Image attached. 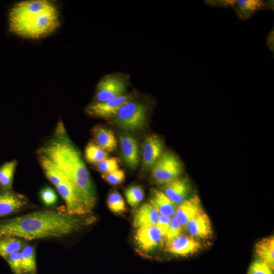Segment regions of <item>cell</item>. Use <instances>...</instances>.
Here are the masks:
<instances>
[{
	"label": "cell",
	"instance_id": "6da1fadb",
	"mask_svg": "<svg viewBox=\"0 0 274 274\" xmlns=\"http://www.w3.org/2000/svg\"><path fill=\"white\" fill-rule=\"evenodd\" d=\"M95 220L91 214L76 215L66 211L42 210L1 221L0 237L27 241L60 237L78 231Z\"/></svg>",
	"mask_w": 274,
	"mask_h": 274
},
{
	"label": "cell",
	"instance_id": "7a4b0ae2",
	"mask_svg": "<svg viewBox=\"0 0 274 274\" xmlns=\"http://www.w3.org/2000/svg\"><path fill=\"white\" fill-rule=\"evenodd\" d=\"M38 154L47 157L64 174L85 209L91 213L96 200L95 187L79 151L69 138L62 122L58 123L52 138Z\"/></svg>",
	"mask_w": 274,
	"mask_h": 274
},
{
	"label": "cell",
	"instance_id": "3957f363",
	"mask_svg": "<svg viewBox=\"0 0 274 274\" xmlns=\"http://www.w3.org/2000/svg\"><path fill=\"white\" fill-rule=\"evenodd\" d=\"M10 30L23 38L36 40L54 32L60 25L59 12L48 0H26L15 4L8 15Z\"/></svg>",
	"mask_w": 274,
	"mask_h": 274
},
{
	"label": "cell",
	"instance_id": "277c9868",
	"mask_svg": "<svg viewBox=\"0 0 274 274\" xmlns=\"http://www.w3.org/2000/svg\"><path fill=\"white\" fill-rule=\"evenodd\" d=\"M147 113V108L144 104L130 100L120 108L113 118L121 128L134 131L145 125Z\"/></svg>",
	"mask_w": 274,
	"mask_h": 274
},
{
	"label": "cell",
	"instance_id": "5b68a950",
	"mask_svg": "<svg viewBox=\"0 0 274 274\" xmlns=\"http://www.w3.org/2000/svg\"><path fill=\"white\" fill-rule=\"evenodd\" d=\"M182 171V166L178 158L172 153H165L153 165L152 176L156 182L166 184L177 179Z\"/></svg>",
	"mask_w": 274,
	"mask_h": 274
},
{
	"label": "cell",
	"instance_id": "8992f818",
	"mask_svg": "<svg viewBox=\"0 0 274 274\" xmlns=\"http://www.w3.org/2000/svg\"><path fill=\"white\" fill-rule=\"evenodd\" d=\"M126 88V82L123 78L107 76L98 83L94 102H104L123 95Z\"/></svg>",
	"mask_w": 274,
	"mask_h": 274
},
{
	"label": "cell",
	"instance_id": "52a82bcc",
	"mask_svg": "<svg viewBox=\"0 0 274 274\" xmlns=\"http://www.w3.org/2000/svg\"><path fill=\"white\" fill-rule=\"evenodd\" d=\"M131 99V95L124 94L106 101L93 102L87 107L86 111L89 115L96 117H113L120 108Z\"/></svg>",
	"mask_w": 274,
	"mask_h": 274
},
{
	"label": "cell",
	"instance_id": "ba28073f",
	"mask_svg": "<svg viewBox=\"0 0 274 274\" xmlns=\"http://www.w3.org/2000/svg\"><path fill=\"white\" fill-rule=\"evenodd\" d=\"M163 236L156 225H151L139 228L134 238L141 249L149 251L162 243Z\"/></svg>",
	"mask_w": 274,
	"mask_h": 274
},
{
	"label": "cell",
	"instance_id": "9c48e42d",
	"mask_svg": "<svg viewBox=\"0 0 274 274\" xmlns=\"http://www.w3.org/2000/svg\"><path fill=\"white\" fill-rule=\"evenodd\" d=\"M28 203L23 194L11 190L0 192V217L19 212Z\"/></svg>",
	"mask_w": 274,
	"mask_h": 274
},
{
	"label": "cell",
	"instance_id": "30bf717a",
	"mask_svg": "<svg viewBox=\"0 0 274 274\" xmlns=\"http://www.w3.org/2000/svg\"><path fill=\"white\" fill-rule=\"evenodd\" d=\"M201 246L199 242L192 236L180 234L177 237L167 241V251L175 255L186 256L198 251Z\"/></svg>",
	"mask_w": 274,
	"mask_h": 274
},
{
	"label": "cell",
	"instance_id": "8fae6325",
	"mask_svg": "<svg viewBox=\"0 0 274 274\" xmlns=\"http://www.w3.org/2000/svg\"><path fill=\"white\" fill-rule=\"evenodd\" d=\"M164 148L162 140L158 136L147 137L143 144V162L145 168L154 164L161 156Z\"/></svg>",
	"mask_w": 274,
	"mask_h": 274
},
{
	"label": "cell",
	"instance_id": "7c38bea8",
	"mask_svg": "<svg viewBox=\"0 0 274 274\" xmlns=\"http://www.w3.org/2000/svg\"><path fill=\"white\" fill-rule=\"evenodd\" d=\"M185 227L191 236L206 238L212 234L211 220L203 209L188 222Z\"/></svg>",
	"mask_w": 274,
	"mask_h": 274
},
{
	"label": "cell",
	"instance_id": "4fadbf2b",
	"mask_svg": "<svg viewBox=\"0 0 274 274\" xmlns=\"http://www.w3.org/2000/svg\"><path fill=\"white\" fill-rule=\"evenodd\" d=\"M201 210L200 199L196 195H194L179 204L176 209L175 216L182 227H185L188 222Z\"/></svg>",
	"mask_w": 274,
	"mask_h": 274
},
{
	"label": "cell",
	"instance_id": "5bb4252c",
	"mask_svg": "<svg viewBox=\"0 0 274 274\" xmlns=\"http://www.w3.org/2000/svg\"><path fill=\"white\" fill-rule=\"evenodd\" d=\"M164 184V193L175 204H180L186 199L190 187L186 179H176Z\"/></svg>",
	"mask_w": 274,
	"mask_h": 274
},
{
	"label": "cell",
	"instance_id": "9a60e30c",
	"mask_svg": "<svg viewBox=\"0 0 274 274\" xmlns=\"http://www.w3.org/2000/svg\"><path fill=\"white\" fill-rule=\"evenodd\" d=\"M120 142L124 161L130 167H136L139 161V151L136 141L129 135L124 134L120 137Z\"/></svg>",
	"mask_w": 274,
	"mask_h": 274
},
{
	"label": "cell",
	"instance_id": "2e32d148",
	"mask_svg": "<svg viewBox=\"0 0 274 274\" xmlns=\"http://www.w3.org/2000/svg\"><path fill=\"white\" fill-rule=\"evenodd\" d=\"M232 8L239 19L246 20L258 11L267 9V4L262 0H235Z\"/></svg>",
	"mask_w": 274,
	"mask_h": 274
},
{
	"label": "cell",
	"instance_id": "e0dca14e",
	"mask_svg": "<svg viewBox=\"0 0 274 274\" xmlns=\"http://www.w3.org/2000/svg\"><path fill=\"white\" fill-rule=\"evenodd\" d=\"M159 216L158 211L151 203H144L135 212L133 225L138 228L156 225Z\"/></svg>",
	"mask_w": 274,
	"mask_h": 274
},
{
	"label": "cell",
	"instance_id": "ac0fdd59",
	"mask_svg": "<svg viewBox=\"0 0 274 274\" xmlns=\"http://www.w3.org/2000/svg\"><path fill=\"white\" fill-rule=\"evenodd\" d=\"M96 144L107 152L114 151L117 143L114 132L108 128L96 126L92 130Z\"/></svg>",
	"mask_w": 274,
	"mask_h": 274
},
{
	"label": "cell",
	"instance_id": "d6986e66",
	"mask_svg": "<svg viewBox=\"0 0 274 274\" xmlns=\"http://www.w3.org/2000/svg\"><path fill=\"white\" fill-rule=\"evenodd\" d=\"M150 203L157 209L160 215L172 217L176 211V204L163 191L154 190L152 194Z\"/></svg>",
	"mask_w": 274,
	"mask_h": 274
},
{
	"label": "cell",
	"instance_id": "ffe728a7",
	"mask_svg": "<svg viewBox=\"0 0 274 274\" xmlns=\"http://www.w3.org/2000/svg\"><path fill=\"white\" fill-rule=\"evenodd\" d=\"M255 252L259 259L264 261L273 269L274 267V237H265L255 245Z\"/></svg>",
	"mask_w": 274,
	"mask_h": 274
},
{
	"label": "cell",
	"instance_id": "44dd1931",
	"mask_svg": "<svg viewBox=\"0 0 274 274\" xmlns=\"http://www.w3.org/2000/svg\"><path fill=\"white\" fill-rule=\"evenodd\" d=\"M20 252L23 273L37 274L36 253L34 248L31 245L25 244Z\"/></svg>",
	"mask_w": 274,
	"mask_h": 274
},
{
	"label": "cell",
	"instance_id": "7402d4cb",
	"mask_svg": "<svg viewBox=\"0 0 274 274\" xmlns=\"http://www.w3.org/2000/svg\"><path fill=\"white\" fill-rule=\"evenodd\" d=\"M25 245L23 240L18 237H0V256L5 259L13 253L20 251Z\"/></svg>",
	"mask_w": 274,
	"mask_h": 274
},
{
	"label": "cell",
	"instance_id": "603a6c76",
	"mask_svg": "<svg viewBox=\"0 0 274 274\" xmlns=\"http://www.w3.org/2000/svg\"><path fill=\"white\" fill-rule=\"evenodd\" d=\"M17 164L16 160H12L4 163L0 167V186L3 190L11 189Z\"/></svg>",
	"mask_w": 274,
	"mask_h": 274
},
{
	"label": "cell",
	"instance_id": "cb8c5ba5",
	"mask_svg": "<svg viewBox=\"0 0 274 274\" xmlns=\"http://www.w3.org/2000/svg\"><path fill=\"white\" fill-rule=\"evenodd\" d=\"M85 157L89 163L97 164L108 158V153L97 145L90 143L85 148Z\"/></svg>",
	"mask_w": 274,
	"mask_h": 274
},
{
	"label": "cell",
	"instance_id": "d4e9b609",
	"mask_svg": "<svg viewBox=\"0 0 274 274\" xmlns=\"http://www.w3.org/2000/svg\"><path fill=\"white\" fill-rule=\"evenodd\" d=\"M109 209L115 214H121L126 210L125 204L123 198L117 191L111 192L107 199Z\"/></svg>",
	"mask_w": 274,
	"mask_h": 274
},
{
	"label": "cell",
	"instance_id": "484cf974",
	"mask_svg": "<svg viewBox=\"0 0 274 274\" xmlns=\"http://www.w3.org/2000/svg\"><path fill=\"white\" fill-rule=\"evenodd\" d=\"M125 195L127 203L131 207H136L143 199L144 190L139 186H130L125 190Z\"/></svg>",
	"mask_w": 274,
	"mask_h": 274
},
{
	"label": "cell",
	"instance_id": "4316f807",
	"mask_svg": "<svg viewBox=\"0 0 274 274\" xmlns=\"http://www.w3.org/2000/svg\"><path fill=\"white\" fill-rule=\"evenodd\" d=\"M14 274H23L20 251L15 252L5 258Z\"/></svg>",
	"mask_w": 274,
	"mask_h": 274
},
{
	"label": "cell",
	"instance_id": "83f0119b",
	"mask_svg": "<svg viewBox=\"0 0 274 274\" xmlns=\"http://www.w3.org/2000/svg\"><path fill=\"white\" fill-rule=\"evenodd\" d=\"M273 270L267 263L258 259L250 265L248 274H273Z\"/></svg>",
	"mask_w": 274,
	"mask_h": 274
},
{
	"label": "cell",
	"instance_id": "f1b7e54d",
	"mask_svg": "<svg viewBox=\"0 0 274 274\" xmlns=\"http://www.w3.org/2000/svg\"><path fill=\"white\" fill-rule=\"evenodd\" d=\"M96 167L102 174L109 173L119 169V164L117 159L107 158L96 164Z\"/></svg>",
	"mask_w": 274,
	"mask_h": 274
},
{
	"label": "cell",
	"instance_id": "f546056e",
	"mask_svg": "<svg viewBox=\"0 0 274 274\" xmlns=\"http://www.w3.org/2000/svg\"><path fill=\"white\" fill-rule=\"evenodd\" d=\"M101 177L110 184L116 185L120 184L124 181L125 174L123 170L118 169L111 173L102 174Z\"/></svg>",
	"mask_w": 274,
	"mask_h": 274
},
{
	"label": "cell",
	"instance_id": "4dcf8cb0",
	"mask_svg": "<svg viewBox=\"0 0 274 274\" xmlns=\"http://www.w3.org/2000/svg\"><path fill=\"white\" fill-rule=\"evenodd\" d=\"M40 197L43 203L47 206L54 204L57 200L56 192L49 187H45L41 190Z\"/></svg>",
	"mask_w": 274,
	"mask_h": 274
},
{
	"label": "cell",
	"instance_id": "1f68e13d",
	"mask_svg": "<svg viewBox=\"0 0 274 274\" xmlns=\"http://www.w3.org/2000/svg\"><path fill=\"white\" fill-rule=\"evenodd\" d=\"M182 227L180 222L174 216L170 219L169 227L165 235L167 241L171 240L181 234Z\"/></svg>",
	"mask_w": 274,
	"mask_h": 274
},
{
	"label": "cell",
	"instance_id": "d6a6232c",
	"mask_svg": "<svg viewBox=\"0 0 274 274\" xmlns=\"http://www.w3.org/2000/svg\"><path fill=\"white\" fill-rule=\"evenodd\" d=\"M235 0H207L204 2L206 5L216 8L232 7Z\"/></svg>",
	"mask_w": 274,
	"mask_h": 274
},
{
	"label": "cell",
	"instance_id": "836d02e7",
	"mask_svg": "<svg viewBox=\"0 0 274 274\" xmlns=\"http://www.w3.org/2000/svg\"><path fill=\"white\" fill-rule=\"evenodd\" d=\"M170 219L166 216L160 215L156 225L164 236L169 227Z\"/></svg>",
	"mask_w": 274,
	"mask_h": 274
},
{
	"label": "cell",
	"instance_id": "e575fe53",
	"mask_svg": "<svg viewBox=\"0 0 274 274\" xmlns=\"http://www.w3.org/2000/svg\"><path fill=\"white\" fill-rule=\"evenodd\" d=\"M274 31L273 29L272 28V30H271L269 34L267 36V37L266 38V44L267 46V47L271 51H273L274 50V45H273V40H274Z\"/></svg>",
	"mask_w": 274,
	"mask_h": 274
}]
</instances>
